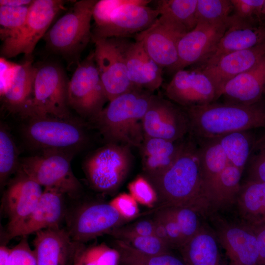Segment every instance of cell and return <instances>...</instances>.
I'll use <instances>...</instances> for the list:
<instances>
[{
    "mask_svg": "<svg viewBox=\"0 0 265 265\" xmlns=\"http://www.w3.org/2000/svg\"><path fill=\"white\" fill-rule=\"evenodd\" d=\"M130 221L109 203L92 202L79 207L71 218L68 230L71 239L83 243L105 234Z\"/></svg>",
    "mask_w": 265,
    "mask_h": 265,
    "instance_id": "5bb4252c",
    "label": "cell"
},
{
    "mask_svg": "<svg viewBox=\"0 0 265 265\" xmlns=\"http://www.w3.org/2000/svg\"><path fill=\"white\" fill-rule=\"evenodd\" d=\"M191 138L184 140L178 158L160 177L151 184L160 202L159 207L180 206L208 214L204 195L197 145Z\"/></svg>",
    "mask_w": 265,
    "mask_h": 265,
    "instance_id": "6da1fadb",
    "label": "cell"
},
{
    "mask_svg": "<svg viewBox=\"0 0 265 265\" xmlns=\"http://www.w3.org/2000/svg\"><path fill=\"white\" fill-rule=\"evenodd\" d=\"M178 250L186 265H228L214 232L208 225L203 224Z\"/></svg>",
    "mask_w": 265,
    "mask_h": 265,
    "instance_id": "4316f807",
    "label": "cell"
},
{
    "mask_svg": "<svg viewBox=\"0 0 265 265\" xmlns=\"http://www.w3.org/2000/svg\"><path fill=\"white\" fill-rule=\"evenodd\" d=\"M125 59L128 76L133 86L153 93L161 85L163 68L148 54L141 41H129Z\"/></svg>",
    "mask_w": 265,
    "mask_h": 265,
    "instance_id": "cb8c5ba5",
    "label": "cell"
},
{
    "mask_svg": "<svg viewBox=\"0 0 265 265\" xmlns=\"http://www.w3.org/2000/svg\"><path fill=\"white\" fill-rule=\"evenodd\" d=\"M18 172L17 176L8 185L2 199L8 217L7 232L30 213L43 191L38 184L21 171Z\"/></svg>",
    "mask_w": 265,
    "mask_h": 265,
    "instance_id": "44dd1931",
    "label": "cell"
},
{
    "mask_svg": "<svg viewBox=\"0 0 265 265\" xmlns=\"http://www.w3.org/2000/svg\"><path fill=\"white\" fill-rule=\"evenodd\" d=\"M211 226L228 265H259L256 238L250 225L230 221L217 213L209 214Z\"/></svg>",
    "mask_w": 265,
    "mask_h": 265,
    "instance_id": "7c38bea8",
    "label": "cell"
},
{
    "mask_svg": "<svg viewBox=\"0 0 265 265\" xmlns=\"http://www.w3.org/2000/svg\"><path fill=\"white\" fill-rule=\"evenodd\" d=\"M263 96H264V97H265V100L264 101H265V92L264 93Z\"/></svg>",
    "mask_w": 265,
    "mask_h": 265,
    "instance_id": "db71d44e",
    "label": "cell"
},
{
    "mask_svg": "<svg viewBox=\"0 0 265 265\" xmlns=\"http://www.w3.org/2000/svg\"><path fill=\"white\" fill-rule=\"evenodd\" d=\"M256 238L259 254V265H265V221L250 225Z\"/></svg>",
    "mask_w": 265,
    "mask_h": 265,
    "instance_id": "c3c4849f",
    "label": "cell"
},
{
    "mask_svg": "<svg viewBox=\"0 0 265 265\" xmlns=\"http://www.w3.org/2000/svg\"><path fill=\"white\" fill-rule=\"evenodd\" d=\"M0 265H17L11 248L5 245L0 247Z\"/></svg>",
    "mask_w": 265,
    "mask_h": 265,
    "instance_id": "f907efd6",
    "label": "cell"
},
{
    "mask_svg": "<svg viewBox=\"0 0 265 265\" xmlns=\"http://www.w3.org/2000/svg\"><path fill=\"white\" fill-rule=\"evenodd\" d=\"M168 100L184 107L204 106L219 97L210 79L198 68L176 72L166 85Z\"/></svg>",
    "mask_w": 265,
    "mask_h": 265,
    "instance_id": "ac0fdd59",
    "label": "cell"
},
{
    "mask_svg": "<svg viewBox=\"0 0 265 265\" xmlns=\"http://www.w3.org/2000/svg\"><path fill=\"white\" fill-rule=\"evenodd\" d=\"M120 240L148 255H156L171 252V249L155 235L131 236Z\"/></svg>",
    "mask_w": 265,
    "mask_h": 265,
    "instance_id": "f35d334b",
    "label": "cell"
},
{
    "mask_svg": "<svg viewBox=\"0 0 265 265\" xmlns=\"http://www.w3.org/2000/svg\"><path fill=\"white\" fill-rule=\"evenodd\" d=\"M184 138L171 141L161 138L144 137L139 148L144 176L152 183L173 164L183 148Z\"/></svg>",
    "mask_w": 265,
    "mask_h": 265,
    "instance_id": "d4e9b609",
    "label": "cell"
},
{
    "mask_svg": "<svg viewBox=\"0 0 265 265\" xmlns=\"http://www.w3.org/2000/svg\"><path fill=\"white\" fill-rule=\"evenodd\" d=\"M114 248L120 254L118 265H186L181 257L171 252L160 255H148L118 239L115 241Z\"/></svg>",
    "mask_w": 265,
    "mask_h": 265,
    "instance_id": "1f68e13d",
    "label": "cell"
},
{
    "mask_svg": "<svg viewBox=\"0 0 265 265\" xmlns=\"http://www.w3.org/2000/svg\"><path fill=\"white\" fill-rule=\"evenodd\" d=\"M130 148L125 145L106 143L86 157L83 169L93 189L109 194L119 188L132 165Z\"/></svg>",
    "mask_w": 265,
    "mask_h": 265,
    "instance_id": "ba28073f",
    "label": "cell"
},
{
    "mask_svg": "<svg viewBox=\"0 0 265 265\" xmlns=\"http://www.w3.org/2000/svg\"><path fill=\"white\" fill-rule=\"evenodd\" d=\"M35 66L30 59L18 64L8 87L1 96L6 108L20 115L32 98Z\"/></svg>",
    "mask_w": 265,
    "mask_h": 265,
    "instance_id": "f546056e",
    "label": "cell"
},
{
    "mask_svg": "<svg viewBox=\"0 0 265 265\" xmlns=\"http://www.w3.org/2000/svg\"><path fill=\"white\" fill-rule=\"evenodd\" d=\"M30 5H0V35L2 41L12 37L22 27L26 19Z\"/></svg>",
    "mask_w": 265,
    "mask_h": 265,
    "instance_id": "d590c367",
    "label": "cell"
},
{
    "mask_svg": "<svg viewBox=\"0 0 265 265\" xmlns=\"http://www.w3.org/2000/svg\"><path fill=\"white\" fill-rule=\"evenodd\" d=\"M23 133L27 142L40 151H60L75 155L88 145V123L82 119L61 118L50 115L27 119Z\"/></svg>",
    "mask_w": 265,
    "mask_h": 265,
    "instance_id": "277c9868",
    "label": "cell"
},
{
    "mask_svg": "<svg viewBox=\"0 0 265 265\" xmlns=\"http://www.w3.org/2000/svg\"><path fill=\"white\" fill-rule=\"evenodd\" d=\"M157 3L159 15L169 17L185 27L188 32L197 26V0H159Z\"/></svg>",
    "mask_w": 265,
    "mask_h": 265,
    "instance_id": "d6a6232c",
    "label": "cell"
},
{
    "mask_svg": "<svg viewBox=\"0 0 265 265\" xmlns=\"http://www.w3.org/2000/svg\"><path fill=\"white\" fill-rule=\"evenodd\" d=\"M142 127L144 137L171 141L182 140L190 132L189 119L184 109L154 94L143 118Z\"/></svg>",
    "mask_w": 265,
    "mask_h": 265,
    "instance_id": "4fadbf2b",
    "label": "cell"
},
{
    "mask_svg": "<svg viewBox=\"0 0 265 265\" xmlns=\"http://www.w3.org/2000/svg\"><path fill=\"white\" fill-rule=\"evenodd\" d=\"M65 3L61 0H33L23 26L14 35L3 41L1 57L10 58L21 53L30 56Z\"/></svg>",
    "mask_w": 265,
    "mask_h": 265,
    "instance_id": "30bf717a",
    "label": "cell"
},
{
    "mask_svg": "<svg viewBox=\"0 0 265 265\" xmlns=\"http://www.w3.org/2000/svg\"><path fill=\"white\" fill-rule=\"evenodd\" d=\"M155 214L164 226L171 248L179 249L184 241L180 226L174 216L166 207L157 208Z\"/></svg>",
    "mask_w": 265,
    "mask_h": 265,
    "instance_id": "b9f144b4",
    "label": "cell"
},
{
    "mask_svg": "<svg viewBox=\"0 0 265 265\" xmlns=\"http://www.w3.org/2000/svg\"><path fill=\"white\" fill-rule=\"evenodd\" d=\"M18 64L7 60L5 58L0 59V92L1 96L9 85Z\"/></svg>",
    "mask_w": 265,
    "mask_h": 265,
    "instance_id": "7dc6e473",
    "label": "cell"
},
{
    "mask_svg": "<svg viewBox=\"0 0 265 265\" xmlns=\"http://www.w3.org/2000/svg\"><path fill=\"white\" fill-rule=\"evenodd\" d=\"M107 101L93 52L79 63L69 81V106L82 119L89 121L104 108Z\"/></svg>",
    "mask_w": 265,
    "mask_h": 265,
    "instance_id": "9c48e42d",
    "label": "cell"
},
{
    "mask_svg": "<svg viewBox=\"0 0 265 265\" xmlns=\"http://www.w3.org/2000/svg\"><path fill=\"white\" fill-rule=\"evenodd\" d=\"M95 61L108 102L136 88L127 74L125 52L130 41L112 37L92 40Z\"/></svg>",
    "mask_w": 265,
    "mask_h": 265,
    "instance_id": "8fae6325",
    "label": "cell"
},
{
    "mask_svg": "<svg viewBox=\"0 0 265 265\" xmlns=\"http://www.w3.org/2000/svg\"><path fill=\"white\" fill-rule=\"evenodd\" d=\"M265 90V56L254 66L238 75L224 86L225 103L250 105L263 99Z\"/></svg>",
    "mask_w": 265,
    "mask_h": 265,
    "instance_id": "484cf974",
    "label": "cell"
},
{
    "mask_svg": "<svg viewBox=\"0 0 265 265\" xmlns=\"http://www.w3.org/2000/svg\"><path fill=\"white\" fill-rule=\"evenodd\" d=\"M233 7L231 0H197L198 22L215 23L227 19Z\"/></svg>",
    "mask_w": 265,
    "mask_h": 265,
    "instance_id": "8d00e7d4",
    "label": "cell"
},
{
    "mask_svg": "<svg viewBox=\"0 0 265 265\" xmlns=\"http://www.w3.org/2000/svg\"><path fill=\"white\" fill-rule=\"evenodd\" d=\"M63 196L55 189L45 188L30 213L7 232L8 238L26 237L42 230L59 227L65 214Z\"/></svg>",
    "mask_w": 265,
    "mask_h": 265,
    "instance_id": "d6986e66",
    "label": "cell"
},
{
    "mask_svg": "<svg viewBox=\"0 0 265 265\" xmlns=\"http://www.w3.org/2000/svg\"><path fill=\"white\" fill-rule=\"evenodd\" d=\"M82 244L74 242L59 227L36 232L33 250L38 265H73Z\"/></svg>",
    "mask_w": 265,
    "mask_h": 265,
    "instance_id": "ffe728a7",
    "label": "cell"
},
{
    "mask_svg": "<svg viewBox=\"0 0 265 265\" xmlns=\"http://www.w3.org/2000/svg\"><path fill=\"white\" fill-rule=\"evenodd\" d=\"M120 254L115 248L101 243L88 247L82 245L73 265H118Z\"/></svg>",
    "mask_w": 265,
    "mask_h": 265,
    "instance_id": "e575fe53",
    "label": "cell"
},
{
    "mask_svg": "<svg viewBox=\"0 0 265 265\" xmlns=\"http://www.w3.org/2000/svg\"><path fill=\"white\" fill-rule=\"evenodd\" d=\"M130 194L140 204L153 207L158 201L157 193L152 184L144 176L137 177L128 185Z\"/></svg>",
    "mask_w": 265,
    "mask_h": 265,
    "instance_id": "ab89813d",
    "label": "cell"
},
{
    "mask_svg": "<svg viewBox=\"0 0 265 265\" xmlns=\"http://www.w3.org/2000/svg\"><path fill=\"white\" fill-rule=\"evenodd\" d=\"M69 81L64 69L55 62L35 66L32 98L21 115L25 119L46 115L72 117L68 102Z\"/></svg>",
    "mask_w": 265,
    "mask_h": 265,
    "instance_id": "8992f818",
    "label": "cell"
},
{
    "mask_svg": "<svg viewBox=\"0 0 265 265\" xmlns=\"http://www.w3.org/2000/svg\"><path fill=\"white\" fill-rule=\"evenodd\" d=\"M265 56V43L223 55L211 65L198 67L211 80L219 97L226 84L256 65Z\"/></svg>",
    "mask_w": 265,
    "mask_h": 265,
    "instance_id": "603a6c76",
    "label": "cell"
},
{
    "mask_svg": "<svg viewBox=\"0 0 265 265\" xmlns=\"http://www.w3.org/2000/svg\"><path fill=\"white\" fill-rule=\"evenodd\" d=\"M248 131L236 132L217 138L228 163L242 171L246 167L255 141Z\"/></svg>",
    "mask_w": 265,
    "mask_h": 265,
    "instance_id": "4dcf8cb0",
    "label": "cell"
},
{
    "mask_svg": "<svg viewBox=\"0 0 265 265\" xmlns=\"http://www.w3.org/2000/svg\"><path fill=\"white\" fill-rule=\"evenodd\" d=\"M75 154L46 150L20 160L18 170L45 188L58 191L71 198L80 196L82 186L75 176L71 161Z\"/></svg>",
    "mask_w": 265,
    "mask_h": 265,
    "instance_id": "52a82bcc",
    "label": "cell"
},
{
    "mask_svg": "<svg viewBox=\"0 0 265 265\" xmlns=\"http://www.w3.org/2000/svg\"><path fill=\"white\" fill-rule=\"evenodd\" d=\"M33 1L31 0H0V5L14 7L29 6Z\"/></svg>",
    "mask_w": 265,
    "mask_h": 265,
    "instance_id": "816d5d0a",
    "label": "cell"
},
{
    "mask_svg": "<svg viewBox=\"0 0 265 265\" xmlns=\"http://www.w3.org/2000/svg\"><path fill=\"white\" fill-rule=\"evenodd\" d=\"M11 248V253L17 265H38L33 250L30 247L26 237Z\"/></svg>",
    "mask_w": 265,
    "mask_h": 265,
    "instance_id": "bcb514c9",
    "label": "cell"
},
{
    "mask_svg": "<svg viewBox=\"0 0 265 265\" xmlns=\"http://www.w3.org/2000/svg\"><path fill=\"white\" fill-rule=\"evenodd\" d=\"M232 206L243 223L252 225L265 221V182L246 181Z\"/></svg>",
    "mask_w": 265,
    "mask_h": 265,
    "instance_id": "f1b7e54d",
    "label": "cell"
},
{
    "mask_svg": "<svg viewBox=\"0 0 265 265\" xmlns=\"http://www.w3.org/2000/svg\"><path fill=\"white\" fill-rule=\"evenodd\" d=\"M187 32L169 17L160 15L152 25L134 37L142 42L148 54L159 66L169 70L177 61L179 42Z\"/></svg>",
    "mask_w": 265,
    "mask_h": 265,
    "instance_id": "9a60e30c",
    "label": "cell"
},
{
    "mask_svg": "<svg viewBox=\"0 0 265 265\" xmlns=\"http://www.w3.org/2000/svg\"><path fill=\"white\" fill-rule=\"evenodd\" d=\"M197 145L202 190L209 211V202L216 182L228 164L226 155L217 138L199 139Z\"/></svg>",
    "mask_w": 265,
    "mask_h": 265,
    "instance_id": "83f0119b",
    "label": "cell"
},
{
    "mask_svg": "<svg viewBox=\"0 0 265 265\" xmlns=\"http://www.w3.org/2000/svg\"><path fill=\"white\" fill-rule=\"evenodd\" d=\"M150 0H131L116 9L104 26L94 28L92 40L112 37L134 36L152 25L159 16V11L148 6Z\"/></svg>",
    "mask_w": 265,
    "mask_h": 265,
    "instance_id": "2e32d148",
    "label": "cell"
},
{
    "mask_svg": "<svg viewBox=\"0 0 265 265\" xmlns=\"http://www.w3.org/2000/svg\"><path fill=\"white\" fill-rule=\"evenodd\" d=\"M189 134L198 139L217 138L230 133L265 128V101L246 105L213 102L187 108Z\"/></svg>",
    "mask_w": 265,
    "mask_h": 265,
    "instance_id": "3957f363",
    "label": "cell"
},
{
    "mask_svg": "<svg viewBox=\"0 0 265 265\" xmlns=\"http://www.w3.org/2000/svg\"><path fill=\"white\" fill-rule=\"evenodd\" d=\"M230 23V16L215 23L198 22L178 45V59L168 71L174 74L193 64H200L215 47Z\"/></svg>",
    "mask_w": 265,
    "mask_h": 265,
    "instance_id": "e0dca14e",
    "label": "cell"
},
{
    "mask_svg": "<svg viewBox=\"0 0 265 265\" xmlns=\"http://www.w3.org/2000/svg\"><path fill=\"white\" fill-rule=\"evenodd\" d=\"M265 43V26L230 16V25L219 41L198 67L211 65L228 53Z\"/></svg>",
    "mask_w": 265,
    "mask_h": 265,
    "instance_id": "7402d4cb",
    "label": "cell"
},
{
    "mask_svg": "<svg viewBox=\"0 0 265 265\" xmlns=\"http://www.w3.org/2000/svg\"><path fill=\"white\" fill-rule=\"evenodd\" d=\"M109 203L129 221L145 214V213H139L137 202L130 194L121 193L112 199Z\"/></svg>",
    "mask_w": 265,
    "mask_h": 265,
    "instance_id": "f6af8a7d",
    "label": "cell"
},
{
    "mask_svg": "<svg viewBox=\"0 0 265 265\" xmlns=\"http://www.w3.org/2000/svg\"><path fill=\"white\" fill-rule=\"evenodd\" d=\"M153 94L134 88L109 101L88 123L100 132L106 143L139 148L144 139L142 119Z\"/></svg>",
    "mask_w": 265,
    "mask_h": 265,
    "instance_id": "7a4b0ae2",
    "label": "cell"
},
{
    "mask_svg": "<svg viewBox=\"0 0 265 265\" xmlns=\"http://www.w3.org/2000/svg\"><path fill=\"white\" fill-rule=\"evenodd\" d=\"M131 0H100L95 3L92 13L95 22L94 28L105 25L111 14L118 8L130 2Z\"/></svg>",
    "mask_w": 265,
    "mask_h": 265,
    "instance_id": "ee69618b",
    "label": "cell"
},
{
    "mask_svg": "<svg viewBox=\"0 0 265 265\" xmlns=\"http://www.w3.org/2000/svg\"><path fill=\"white\" fill-rule=\"evenodd\" d=\"M247 166L246 181L265 182V134L254 141Z\"/></svg>",
    "mask_w": 265,
    "mask_h": 265,
    "instance_id": "74e56055",
    "label": "cell"
},
{
    "mask_svg": "<svg viewBox=\"0 0 265 265\" xmlns=\"http://www.w3.org/2000/svg\"><path fill=\"white\" fill-rule=\"evenodd\" d=\"M154 235L168 246L171 249L169 240L166 229L159 218L155 214L153 219Z\"/></svg>",
    "mask_w": 265,
    "mask_h": 265,
    "instance_id": "681fc988",
    "label": "cell"
},
{
    "mask_svg": "<svg viewBox=\"0 0 265 265\" xmlns=\"http://www.w3.org/2000/svg\"><path fill=\"white\" fill-rule=\"evenodd\" d=\"M237 18L253 24L262 25L261 15L265 0H231Z\"/></svg>",
    "mask_w": 265,
    "mask_h": 265,
    "instance_id": "60d3db41",
    "label": "cell"
},
{
    "mask_svg": "<svg viewBox=\"0 0 265 265\" xmlns=\"http://www.w3.org/2000/svg\"><path fill=\"white\" fill-rule=\"evenodd\" d=\"M96 0H81L60 18L43 38L47 49L65 59L68 66L77 65L82 51L92 40L91 21Z\"/></svg>",
    "mask_w": 265,
    "mask_h": 265,
    "instance_id": "5b68a950",
    "label": "cell"
},
{
    "mask_svg": "<svg viewBox=\"0 0 265 265\" xmlns=\"http://www.w3.org/2000/svg\"><path fill=\"white\" fill-rule=\"evenodd\" d=\"M18 148L10 132L3 124L0 129V183L3 187L20 165Z\"/></svg>",
    "mask_w": 265,
    "mask_h": 265,
    "instance_id": "836d02e7",
    "label": "cell"
},
{
    "mask_svg": "<svg viewBox=\"0 0 265 265\" xmlns=\"http://www.w3.org/2000/svg\"><path fill=\"white\" fill-rule=\"evenodd\" d=\"M109 235L118 240L131 236L154 235L153 220L143 219L133 223L124 224L114 229Z\"/></svg>",
    "mask_w": 265,
    "mask_h": 265,
    "instance_id": "7bdbcfd3",
    "label": "cell"
},
{
    "mask_svg": "<svg viewBox=\"0 0 265 265\" xmlns=\"http://www.w3.org/2000/svg\"><path fill=\"white\" fill-rule=\"evenodd\" d=\"M261 20L262 25L265 26V0L261 12Z\"/></svg>",
    "mask_w": 265,
    "mask_h": 265,
    "instance_id": "f5cc1de1",
    "label": "cell"
}]
</instances>
